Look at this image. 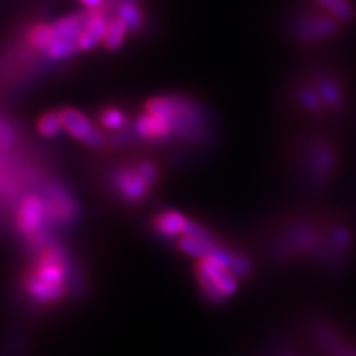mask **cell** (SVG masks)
<instances>
[{
    "label": "cell",
    "instance_id": "52a82bcc",
    "mask_svg": "<svg viewBox=\"0 0 356 356\" xmlns=\"http://www.w3.org/2000/svg\"><path fill=\"white\" fill-rule=\"evenodd\" d=\"M188 225H191V220L178 211H163V213L156 214L152 221L156 235L175 239L186 235Z\"/></svg>",
    "mask_w": 356,
    "mask_h": 356
},
{
    "label": "cell",
    "instance_id": "9c48e42d",
    "mask_svg": "<svg viewBox=\"0 0 356 356\" xmlns=\"http://www.w3.org/2000/svg\"><path fill=\"white\" fill-rule=\"evenodd\" d=\"M136 131L143 140L159 141L168 138L171 136V132L175 129L170 122H166L165 119L146 113L138 118L136 124Z\"/></svg>",
    "mask_w": 356,
    "mask_h": 356
},
{
    "label": "cell",
    "instance_id": "e0dca14e",
    "mask_svg": "<svg viewBox=\"0 0 356 356\" xmlns=\"http://www.w3.org/2000/svg\"><path fill=\"white\" fill-rule=\"evenodd\" d=\"M99 122H102L104 128H107L110 131H118V129H122L125 127L127 118L119 108L106 107L102 111V115H99Z\"/></svg>",
    "mask_w": 356,
    "mask_h": 356
},
{
    "label": "cell",
    "instance_id": "277c9868",
    "mask_svg": "<svg viewBox=\"0 0 356 356\" xmlns=\"http://www.w3.org/2000/svg\"><path fill=\"white\" fill-rule=\"evenodd\" d=\"M51 226H67L77 217V204L60 184H49L42 195Z\"/></svg>",
    "mask_w": 356,
    "mask_h": 356
},
{
    "label": "cell",
    "instance_id": "30bf717a",
    "mask_svg": "<svg viewBox=\"0 0 356 356\" xmlns=\"http://www.w3.org/2000/svg\"><path fill=\"white\" fill-rule=\"evenodd\" d=\"M177 247L187 255L204 259V257H208V255H214L222 245L217 243L216 239L211 241V239H202V238H196L191 235H183L177 239Z\"/></svg>",
    "mask_w": 356,
    "mask_h": 356
},
{
    "label": "cell",
    "instance_id": "7a4b0ae2",
    "mask_svg": "<svg viewBox=\"0 0 356 356\" xmlns=\"http://www.w3.org/2000/svg\"><path fill=\"white\" fill-rule=\"evenodd\" d=\"M14 225L21 238H24L29 247L40 251L52 241L48 227L49 220L47 205L40 195H27L21 200L15 211Z\"/></svg>",
    "mask_w": 356,
    "mask_h": 356
},
{
    "label": "cell",
    "instance_id": "7c38bea8",
    "mask_svg": "<svg viewBox=\"0 0 356 356\" xmlns=\"http://www.w3.org/2000/svg\"><path fill=\"white\" fill-rule=\"evenodd\" d=\"M118 18L124 21L129 30H138L143 26V14L136 0H120Z\"/></svg>",
    "mask_w": 356,
    "mask_h": 356
},
{
    "label": "cell",
    "instance_id": "d6986e66",
    "mask_svg": "<svg viewBox=\"0 0 356 356\" xmlns=\"http://www.w3.org/2000/svg\"><path fill=\"white\" fill-rule=\"evenodd\" d=\"M341 356H356V352H353V350H346Z\"/></svg>",
    "mask_w": 356,
    "mask_h": 356
},
{
    "label": "cell",
    "instance_id": "3957f363",
    "mask_svg": "<svg viewBox=\"0 0 356 356\" xmlns=\"http://www.w3.org/2000/svg\"><path fill=\"white\" fill-rule=\"evenodd\" d=\"M196 281L202 296L211 303H221L238 289V276L214 255L199 259L195 266Z\"/></svg>",
    "mask_w": 356,
    "mask_h": 356
},
{
    "label": "cell",
    "instance_id": "4fadbf2b",
    "mask_svg": "<svg viewBox=\"0 0 356 356\" xmlns=\"http://www.w3.org/2000/svg\"><path fill=\"white\" fill-rule=\"evenodd\" d=\"M128 30L129 29L127 27V24L122 19H119V18L111 19L108 22V29H107V33H106V38L103 40L104 47L110 51L119 49L125 42Z\"/></svg>",
    "mask_w": 356,
    "mask_h": 356
},
{
    "label": "cell",
    "instance_id": "5bb4252c",
    "mask_svg": "<svg viewBox=\"0 0 356 356\" xmlns=\"http://www.w3.org/2000/svg\"><path fill=\"white\" fill-rule=\"evenodd\" d=\"M318 2L341 21H352L355 18V9L349 0H318Z\"/></svg>",
    "mask_w": 356,
    "mask_h": 356
},
{
    "label": "cell",
    "instance_id": "8fae6325",
    "mask_svg": "<svg viewBox=\"0 0 356 356\" xmlns=\"http://www.w3.org/2000/svg\"><path fill=\"white\" fill-rule=\"evenodd\" d=\"M55 40H57L55 29L49 24H38L27 33V43L39 51H48Z\"/></svg>",
    "mask_w": 356,
    "mask_h": 356
},
{
    "label": "cell",
    "instance_id": "ba28073f",
    "mask_svg": "<svg viewBox=\"0 0 356 356\" xmlns=\"http://www.w3.org/2000/svg\"><path fill=\"white\" fill-rule=\"evenodd\" d=\"M108 29V22L104 17V13L99 9H91V18L77 40L79 51H89L95 48L99 42H103Z\"/></svg>",
    "mask_w": 356,
    "mask_h": 356
},
{
    "label": "cell",
    "instance_id": "2e32d148",
    "mask_svg": "<svg viewBox=\"0 0 356 356\" xmlns=\"http://www.w3.org/2000/svg\"><path fill=\"white\" fill-rule=\"evenodd\" d=\"M77 51H79L77 42L57 39L54 42L52 47L47 51V55L51 60H65V58L72 57V55Z\"/></svg>",
    "mask_w": 356,
    "mask_h": 356
},
{
    "label": "cell",
    "instance_id": "5b68a950",
    "mask_svg": "<svg viewBox=\"0 0 356 356\" xmlns=\"http://www.w3.org/2000/svg\"><path fill=\"white\" fill-rule=\"evenodd\" d=\"M111 187L127 202H141L153 187L136 166H122L110 178Z\"/></svg>",
    "mask_w": 356,
    "mask_h": 356
},
{
    "label": "cell",
    "instance_id": "ac0fdd59",
    "mask_svg": "<svg viewBox=\"0 0 356 356\" xmlns=\"http://www.w3.org/2000/svg\"><path fill=\"white\" fill-rule=\"evenodd\" d=\"M81 2L89 9H98L99 5H103L104 0H81Z\"/></svg>",
    "mask_w": 356,
    "mask_h": 356
},
{
    "label": "cell",
    "instance_id": "6da1fadb",
    "mask_svg": "<svg viewBox=\"0 0 356 356\" xmlns=\"http://www.w3.org/2000/svg\"><path fill=\"white\" fill-rule=\"evenodd\" d=\"M72 261L60 243L51 241L38 251L36 260L22 277L26 294L38 305L58 303L69 294Z\"/></svg>",
    "mask_w": 356,
    "mask_h": 356
},
{
    "label": "cell",
    "instance_id": "9a60e30c",
    "mask_svg": "<svg viewBox=\"0 0 356 356\" xmlns=\"http://www.w3.org/2000/svg\"><path fill=\"white\" fill-rule=\"evenodd\" d=\"M63 128V122L60 111H48L44 113L39 122H38V129L42 134L43 137H54L61 131Z\"/></svg>",
    "mask_w": 356,
    "mask_h": 356
},
{
    "label": "cell",
    "instance_id": "8992f818",
    "mask_svg": "<svg viewBox=\"0 0 356 356\" xmlns=\"http://www.w3.org/2000/svg\"><path fill=\"white\" fill-rule=\"evenodd\" d=\"M60 116L63 128L76 140H79L92 149H102L106 144L103 132H99L82 111L73 107H65L60 110Z\"/></svg>",
    "mask_w": 356,
    "mask_h": 356
}]
</instances>
